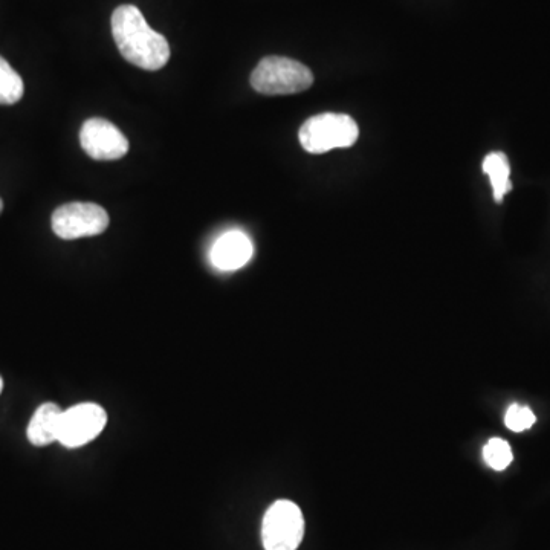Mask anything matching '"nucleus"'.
Instances as JSON below:
<instances>
[{"mask_svg":"<svg viewBox=\"0 0 550 550\" xmlns=\"http://www.w3.org/2000/svg\"><path fill=\"white\" fill-rule=\"evenodd\" d=\"M358 136V124L346 114L315 115L306 120L298 132L301 147L314 155L352 147Z\"/></svg>","mask_w":550,"mask_h":550,"instance_id":"nucleus-3","label":"nucleus"},{"mask_svg":"<svg viewBox=\"0 0 550 550\" xmlns=\"http://www.w3.org/2000/svg\"><path fill=\"white\" fill-rule=\"evenodd\" d=\"M51 224L55 236L63 240L94 237L109 227V214L97 204L72 202L54 211Z\"/></svg>","mask_w":550,"mask_h":550,"instance_id":"nucleus-5","label":"nucleus"},{"mask_svg":"<svg viewBox=\"0 0 550 550\" xmlns=\"http://www.w3.org/2000/svg\"><path fill=\"white\" fill-rule=\"evenodd\" d=\"M2 210H4V202L0 199V213H2Z\"/></svg>","mask_w":550,"mask_h":550,"instance_id":"nucleus-15","label":"nucleus"},{"mask_svg":"<svg viewBox=\"0 0 550 550\" xmlns=\"http://www.w3.org/2000/svg\"><path fill=\"white\" fill-rule=\"evenodd\" d=\"M2 390H4V379L0 376V393H2Z\"/></svg>","mask_w":550,"mask_h":550,"instance_id":"nucleus-14","label":"nucleus"},{"mask_svg":"<svg viewBox=\"0 0 550 550\" xmlns=\"http://www.w3.org/2000/svg\"><path fill=\"white\" fill-rule=\"evenodd\" d=\"M25 86L22 77L14 71L13 66L0 57V104L11 106L22 100Z\"/></svg>","mask_w":550,"mask_h":550,"instance_id":"nucleus-11","label":"nucleus"},{"mask_svg":"<svg viewBox=\"0 0 550 550\" xmlns=\"http://www.w3.org/2000/svg\"><path fill=\"white\" fill-rule=\"evenodd\" d=\"M63 411L59 405L46 402L40 405L31 418L26 436L34 447H46V445L59 442L60 428H62Z\"/></svg>","mask_w":550,"mask_h":550,"instance_id":"nucleus-9","label":"nucleus"},{"mask_svg":"<svg viewBox=\"0 0 550 550\" xmlns=\"http://www.w3.org/2000/svg\"><path fill=\"white\" fill-rule=\"evenodd\" d=\"M106 422V411L100 405L92 402L75 405L63 411L59 442L66 448L83 447L100 436Z\"/></svg>","mask_w":550,"mask_h":550,"instance_id":"nucleus-6","label":"nucleus"},{"mask_svg":"<svg viewBox=\"0 0 550 550\" xmlns=\"http://www.w3.org/2000/svg\"><path fill=\"white\" fill-rule=\"evenodd\" d=\"M80 143L95 161H117L129 152V141L115 124L91 118L81 127Z\"/></svg>","mask_w":550,"mask_h":550,"instance_id":"nucleus-7","label":"nucleus"},{"mask_svg":"<svg viewBox=\"0 0 550 550\" xmlns=\"http://www.w3.org/2000/svg\"><path fill=\"white\" fill-rule=\"evenodd\" d=\"M314 83L311 69L286 57H265L251 74V86L263 95H291L306 91Z\"/></svg>","mask_w":550,"mask_h":550,"instance_id":"nucleus-2","label":"nucleus"},{"mask_svg":"<svg viewBox=\"0 0 550 550\" xmlns=\"http://www.w3.org/2000/svg\"><path fill=\"white\" fill-rule=\"evenodd\" d=\"M305 535L301 509L289 500H277L266 511L262 523L265 550H297Z\"/></svg>","mask_w":550,"mask_h":550,"instance_id":"nucleus-4","label":"nucleus"},{"mask_svg":"<svg viewBox=\"0 0 550 550\" xmlns=\"http://www.w3.org/2000/svg\"><path fill=\"white\" fill-rule=\"evenodd\" d=\"M483 459L486 465L491 466L492 470L503 471L511 465L514 454H512L511 445L500 437L488 440V444L483 447Z\"/></svg>","mask_w":550,"mask_h":550,"instance_id":"nucleus-12","label":"nucleus"},{"mask_svg":"<svg viewBox=\"0 0 550 550\" xmlns=\"http://www.w3.org/2000/svg\"><path fill=\"white\" fill-rule=\"evenodd\" d=\"M254 248L250 237L242 231H228L211 248V263L220 271H237L250 262Z\"/></svg>","mask_w":550,"mask_h":550,"instance_id":"nucleus-8","label":"nucleus"},{"mask_svg":"<svg viewBox=\"0 0 550 550\" xmlns=\"http://www.w3.org/2000/svg\"><path fill=\"white\" fill-rule=\"evenodd\" d=\"M483 173L488 176L497 204L503 202L506 193L512 190L511 165L508 156L502 152H492L483 161Z\"/></svg>","mask_w":550,"mask_h":550,"instance_id":"nucleus-10","label":"nucleus"},{"mask_svg":"<svg viewBox=\"0 0 550 550\" xmlns=\"http://www.w3.org/2000/svg\"><path fill=\"white\" fill-rule=\"evenodd\" d=\"M534 411L526 405L512 404L505 415V424L514 433L529 430L535 424Z\"/></svg>","mask_w":550,"mask_h":550,"instance_id":"nucleus-13","label":"nucleus"},{"mask_svg":"<svg viewBox=\"0 0 550 550\" xmlns=\"http://www.w3.org/2000/svg\"><path fill=\"white\" fill-rule=\"evenodd\" d=\"M112 36L124 59L146 71H159L170 60V45L150 28L143 13L133 5H121L112 14Z\"/></svg>","mask_w":550,"mask_h":550,"instance_id":"nucleus-1","label":"nucleus"}]
</instances>
